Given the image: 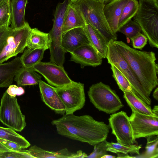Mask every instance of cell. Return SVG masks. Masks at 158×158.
<instances>
[{"label":"cell","mask_w":158,"mask_h":158,"mask_svg":"<svg viewBox=\"0 0 158 158\" xmlns=\"http://www.w3.org/2000/svg\"><path fill=\"white\" fill-rule=\"evenodd\" d=\"M62 44L64 51L69 53L79 47L91 45L83 27L74 28L63 33Z\"/></svg>","instance_id":"obj_15"},{"label":"cell","mask_w":158,"mask_h":158,"mask_svg":"<svg viewBox=\"0 0 158 158\" xmlns=\"http://www.w3.org/2000/svg\"><path fill=\"white\" fill-rule=\"evenodd\" d=\"M129 0H112L105 4L104 14L112 32L117 35L118 23L123 10Z\"/></svg>","instance_id":"obj_16"},{"label":"cell","mask_w":158,"mask_h":158,"mask_svg":"<svg viewBox=\"0 0 158 158\" xmlns=\"http://www.w3.org/2000/svg\"><path fill=\"white\" fill-rule=\"evenodd\" d=\"M110 65L113 77L116 81L119 89L123 92H128L135 95L129 81L116 67L113 65Z\"/></svg>","instance_id":"obj_30"},{"label":"cell","mask_w":158,"mask_h":158,"mask_svg":"<svg viewBox=\"0 0 158 158\" xmlns=\"http://www.w3.org/2000/svg\"><path fill=\"white\" fill-rule=\"evenodd\" d=\"M44 49L40 48L25 49L20 59L24 67H32L41 61L44 57Z\"/></svg>","instance_id":"obj_25"},{"label":"cell","mask_w":158,"mask_h":158,"mask_svg":"<svg viewBox=\"0 0 158 158\" xmlns=\"http://www.w3.org/2000/svg\"><path fill=\"white\" fill-rule=\"evenodd\" d=\"M107 151L117 153L120 152L124 154L130 153L133 154L139 155V150L142 148V145L137 144L128 146L121 144L118 142H106Z\"/></svg>","instance_id":"obj_28"},{"label":"cell","mask_w":158,"mask_h":158,"mask_svg":"<svg viewBox=\"0 0 158 158\" xmlns=\"http://www.w3.org/2000/svg\"><path fill=\"white\" fill-rule=\"evenodd\" d=\"M11 0H2L0 2V27L8 26L11 23Z\"/></svg>","instance_id":"obj_31"},{"label":"cell","mask_w":158,"mask_h":158,"mask_svg":"<svg viewBox=\"0 0 158 158\" xmlns=\"http://www.w3.org/2000/svg\"><path fill=\"white\" fill-rule=\"evenodd\" d=\"M7 151H12L9 149L0 142V152Z\"/></svg>","instance_id":"obj_40"},{"label":"cell","mask_w":158,"mask_h":158,"mask_svg":"<svg viewBox=\"0 0 158 158\" xmlns=\"http://www.w3.org/2000/svg\"><path fill=\"white\" fill-rule=\"evenodd\" d=\"M129 117L135 139L158 135V116L140 113L134 109Z\"/></svg>","instance_id":"obj_11"},{"label":"cell","mask_w":158,"mask_h":158,"mask_svg":"<svg viewBox=\"0 0 158 158\" xmlns=\"http://www.w3.org/2000/svg\"><path fill=\"white\" fill-rule=\"evenodd\" d=\"M106 140L102 141L94 145L93 151L86 158H101L107 154V146Z\"/></svg>","instance_id":"obj_33"},{"label":"cell","mask_w":158,"mask_h":158,"mask_svg":"<svg viewBox=\"0 0 158 158\" xmlns=\"http://www.w3.org/2000/svg\"><path fill=\"white\" fill-rule=\"evenodd\" d=\"M101 1L103 2L104 4H106L107 3L110 2L112 0H100Z\"/></svg>","instance_id":"obj_44"},{"label":"cell","mask_w":158,"mask_h":158,"mask_svg":"<svg viewBox=\"0 0 158 158\" xmlns=\"http://www.w3.org/2000/svg\"><path fill=\"white\" fill-rule=\"evenodd\" d=\"M51 124L60 135L93 146L106 140L110 128L109 125L96 120L90 115L73 114H64L52 120Z\"/></svg>","instance_id":"obj_1"},{"label":"cell","mask_w":158,"mask_h":158,"mask_svg":"<svg viewBox=\"0 0 158 158\" xmlns=\"http://www.w3.org/2000/svg\"><path fill=\"white\" fill-rule=\"evenodd\" d=\"M31 29L27 22L20 28H10L6 43L0 53V64L23 52L26 47L27 40Z\"/></svg>","instance_id":"obj_9"},{"label":"cell","mask_w":158,"mask_h":158,"mask_svg":"<svg viewBox=\"0 0 158 158\" xmlns=\"http://www.w3.org/2000/svg\"><path fill=\"white\" fill-rule=\"evenodd\" d=\"M86 24L80 12L69 4L64 17L63 33L74 28H83Z\"/></svg>","instance_id":"obj_21"},{"label":"cell","mask_w":158,"mask_h":158,"mask_svg":"<svg viewBox=\"0 0 158 158\" xmlns=\"http://www.w3.org/2000/svg\"><path fill=\"white\" fill-rule=\"evenodd\" d=\"M0 139L15 143L23 149L27 148L31 145L30 143L24 137L10 128L0 127Z\"/></svg>","instance_id":"obj_26"},{"label":"cell","mask_w":158,"mask_h":158,"mask_svg":"<svg viewBox=\"0 0 158 158\" xmlns=\"http://www.w3.org/2000/svg\"><path fill=\"white\" fill-rule=\"evenodd\" d=\"M34 158L28 150H23L20 151H7L0 152V158Z\"/></svg>","instance_id":"obj_34"},{"label":"cell","mask_w":158,"mask_h":158,"mask_svg":"<svg viewBox=\"0 0 158 158\" xmlns=\"http://www.w3.org/2000/svg\"><path fill=\"white\" fill-rule=\"evenodd\" d=\"M133 48L135 49L142 50L146 45L148 41L147 37L141 33L130 39Z\"/></svg>","instance_id":"obj_35"},{"label":"cell","mask_w":158,"mask_h":158,"mask_svg":"<svg viewBox=\"0 0 158 158\" xmlns=\"http://www.w3.org/2000/svg\"><path fill=\"white\" fill-rule=\"evenodd\" d=\"M88 94L95 108L107 114L114 113L124 106L115 91L101 82L90 86Z\"/></svg>","instance_id":"obj_5"},{"label":"cell","mask_w":158,"mask_h":158,"mask_svg":"<svg viewBox=\"0 0 158 158\" xmlns=\"http://www.w3.org/2000/svg\"><path fill=\"white\" fill-rule=\"evenodd\" d=\"M158 4V0H154Z\"/></svg>","instance_id":"obj_46"},{"label":"cell","mask_w":158,"mask_h":158,"mask_svg":"<svg viewBox=\"0 0 158 158\" xmlns=\"http://www.w3.org/2000/svg\"><path fill=\"white\" fill-rule=\"evenodd\" d=\"M0 142L12 151H20L23 149L20 145L11 141L0 139Z\"/></svg>","instance_id":"obj_38"},{"label":"cell","mask_w":158,"mask_h":158,"mask_svg":"<svg viewBox=\"0 0 158 158\" xmlns=\"http://www.w3.org/2000/svg\"><path fill=\"white\" fill-rule=\"evenodd\" d=\"M134 20L140 26L150 45L158 48V4L154 0H139Z\"/></svg>","instance_id":"obj_4"},{"label":"cell","mask_w":158,"mask_h":158,"mask_svg":"<svg viewBox=\"0 0 158 158\" xmlns=\"http://www.w3.org/2000/svg\"><path fill=\"white\" fill-rule=\"evenodd\" d=\"M70 53V60L80 64L81 68L96 67L102 63V58L91 45L79 47Z\"/></svg>","instance_id":"obj_13"},{"label":"cell","mask_w":158,"mask_h":158,"mask_svg":"<svg viewBox=\"0 0 158 158\" xmlns=\"http://www.w3.org/2000/svg\"><path fill=\"white\" fill-rule=\"evenodd\" d=\"M123 92V97L131 109H134L142 114L157 116L153 114L151 106L149 105L131 92Z\"/></svg>","instance_id":"obj_24"},{"label":"cell","mask_w":158,"mask_h":158,"mask_svg":"<svg viewBox=\"0 0 158 158\" xmlns=\"http://www.w3.org/2000/svg\"><path fill=\"white\" fill-rule=\"evenodd\" d=\"M6 91L10 96L16 97L23 94L25 93L24 89L21 86H18L15 85H11L8 86Z\"/></svg>","instance_id":"obj_37"},{"label":"cell","mask_w":158,"mask_h":158,"mask_svg":"<svg viewBox=\"0 0 158 158\" xmlns=\"http://www.w3.org/2000/svg\"><path fill=\"white\" fill-rule=\"evenodd\" d=\"M117 156L116 158H135L134 156H132L128 155V154H124L122 153H116Z\"/></svg>","instance_id":"obj_39"},{"label":"cell","mask_w":158,"mask_h":158,"mask_svg":"<svg viewBox=\"0 0 158 158\" xmlns=\"http://www.w3.org/2000/svg\"><path fill=\"white\" fill-rule=\"evenodd\" d=\"M152 96L156 100H158V87H157L153 92Z\"/></svg>","instance_id":"obj_41"},{"label":"cell","mask_w":158,"mask_h":158,"mask_svg":"<svg viewBox=\"0 0 158 158\" xmlns=\"http://www.w3.org/2000/svg\"><path fill=\"white\" fill-rule=\"evenodd\" d=\"M112 41L150 96L152 90L158 84V65L156 62L155 53L139 51L121 41Z\"/></svg>","instance_id":"obj_2"},{"label":"cell","mask_w":158,"mask_h":158,"mask_svg":"<svg viewBox=\"0 0 158 158\" xmlns=\"http://www.w3.org/2000/svg\"><path fill=\"white\" fill-rule=\"evenodd\" d=\"M116 156L110 155L106 154L102 156L101 158H115Z\"/></svg>","instance_id":"obj_43"},{"label":"cell","mask_w":158,"mask_h":158,"mask_svg":"<svg viewBox=\"0 0 158 158\" xmlns=\"http://www.w3.org/2000/svg\"><path fill=\"white\" fill-rule=\"evenodd\" d=\"M26 47L29 48H40L46 50L49 48L48 33L37 28H31L28 36Z\"/></svg>","instance_id":"obj_22"},{"label":"cell","mask_w":158,"mask_h":158,"mask_svg":"<svg viewBox=\"0 0 158 158\" xmlns=\"http://www.w3.org/2000/svg\"><path fill=\"white\" fill-rule=\"evenodd\" d=\"M108 120L112 134L115 136L118 142L128 146L138 144L134 137L129 118L126 112L122 111L113 113Z\"/></svg>","instance_id":"obj_10"},{"label":"cell","mask_w":158,"mask_h":158,"mask_svg":"<svg viewBox=\"0 0 158 158\" xmlns=\"http://www.w3.org/2000/svg\"><path fill=\"white\" fill-rule=\"evenodd\" d=\"M77 0H69V4H72L73 3L76 1H77Z\"/></svg>","instance_id":"obj_45"},{"label":"cell","mask_w":158,"mask_h":158,"mask_svg":"<svg viewBox=\"0 0 158 158\" xmlns=\"http://www.w3.org/2000/svg\"><path fill=\"white\" fill-rule=\"evenodd\" d=\"M124 34L127 38H132L141 33L140 26L135 20H130L118 30V31Z\"/></svg>","instance_id":"obj_32"},{"label":"cell","mask_w":158,"mask_h":158,"mask_svg":"<svg viewBox=\"0 0 158 158\" xmlns=\"http://www.w3.org/2000/svg\"><path fill=\"white\" fill-rule=\"evenodd\" d=\"M152 111L153 114L156 115L158 116V105L155 106L152 109Z\"/></svg>","instance_id":"obj_42"},{"label":"cell","mask_w":158,"mask_h":158,"mask_svg":"<svg viewBox=\"0 0 158 158\" xmlns=\"http://www.w3.org/2000/svg\"><path fill=\"white\" fill-rule=\"evenodd\" d=\"M23 67L20 57L0 64V87H7L11 85L15 76Z\"/></svg>","instance_id":"obj_18"},{"label":"cell","mask_w":158,"mask_h":158,"mask_svg":"<svg viewBox=\"0 0 158 158\" xmlns=\"http://www.w3.org/2000/svg\"><path fill=\"white\" fill-rule=\"evenodd\" d=\"M34 158H86L87 155L82 151L71 152L67 148L57 152L44 150L36 145L31 146L28 150Z\"/></svg>","instance_id":"obj_17"},{"label":"cell","mask_w":158,"mask_h":158,"mask_svg":"<svg viewBox=\"0 0 158 158\" xmlns=\"http://www.w3.org/2000/svg\"><path fill=\"white\" fill-rule=\"evenodd\" d=\"M139 7L137 0H129L123 8L118 23V30L136 15Z\"/></svg>","instance_id":"obj_27"},{"label":"cell","mask_w":158,"mask_h":158,"mask_svg":"<svg viewBox=\"0 0 158 158\" xmlns=\"http://www.w3.org/2000/svg\"><path fill=\"white\" fill-rule=\"evenodd\" d=\"M10 29V27L8 26H4L0 27V53L6 43Z\"/></svg>","instance_id":"obj_36"},{"label":"cell","mask_w":158,"mask_h":158,"mask_svg":"<svg viewBox=\"0 0 158 158\" xmlns=\"http://www.w3.org/2000/svg\"><path fill=\"white\" fill-rule=\"evenodd\" d=\"M146 138L145 151L135 158H158V135H151Z\"/></svg>","instance_id":"obj_29"},{"label":"cell","mask_w":158,"mask_h":158,"mask_svg":"<svg viewBox=\"0 0 158 158\" xmlns=\"http://www.w3.org/2000/svg\"><path fill=\"white\" fill-rule=\"evenodd\" d=\"M70 5L80 12L86 23L90 24L108 43L117 40V35L111 31L105 17L103 2L100 0H77Z\"/></svg>","instance_id":"obj_3"},{"label":"cell","mask_w":158,"mask_h":158,"mask_svg":"<svg viewBox=\"0 0 158 158\" xmlns=\"http://www.w3.org/2000/svg\"><path fill=\"white\" fill-rule=\"evenodd\" d=\"M83 29L91 45L102 59L106 58L109 43L90 24L86 23Z\"/></svg>","instance_id":"obj_20"},{"label":"cell","mask_w":158,"mask_h":158,"mask_svg":"<svg viewBox=\"0 0 158 158\" xmlns=\"http://www.w3.org/2000/svg\"><path fill=\"white\" fill-rule=\"evenodd\" d=\"M39 85L43 102L56 113L65 114V107L54 87L40 80Z\"/></svg>","instance_id":"obj_14"},{"label":"cell","mask_w":158,"mask_h":158,"mask_svg":"<svg viewBox=\"0 0 158 158\" xmlns=\"http://www.w3.org/2000/svg\"><path fill=\"white\" fill-rule=\"evenodd\" d=\"M27 0H11V28L19 29L25 25V10Z\"/></svg>","instance_id":"obj_19"},{"label":"cell","mask_w":158,"mask_h":158,"mask_svg":"<svg viewBox=\"0 0 158 158\" xmlns=\"http://www.w3.org/2000/svg\"><path fill=\"white\" fill-rule=\"evenodd\" d=\"M32 68L42 75L50 85L54 87L64 86L73 81L68 76L63 66L50 61H41Z\"/></svg>","instance_id":"obj_12"},{"label":"cell","mask_w":158,"mask_h":158,"mask_svg":"<svg viewBox=\"0 0 158 158\" xmlns=\"http://www.w3.org/2000/svg\"><path fill=\"white\" fill-rule=\"evenodd\" d=\"M54 88L65 106V114H73L84 106L85 97L83 84L73 81L67 85Z\"/></svg>","instance_id":"obj_8"},{"label":"cell","mask_w":158,"mask_h":158,"mask_svg":"<svg viewBox=\"0 0 158 158\" xmlns=\"http://www.w3.org/2000/svg\"><path fill=\"white\" fill-rule=\"evenodd\" d=\"M32 68L23 67L15 76L14 79L19 86L39 84L41 77Z\"/></svg>","instance_id":"obj_23"},{"label":"cell","mask_w":158,"mask_h":158,"mask_svg":"<svg viewBox=\"0 0 158 158\" xmlns=\"http://www.w3.org/2000/svg\"><path fill=\"white\" fill-rule=\"evenodd\" d=\"M2 0H0V2L2 1Z\"/></svg>","instance_id":"obj_47"},{"label":"cell","mask_w":158,"mask_h":158,"mask_svg":"<svg viewBox=\"0 0 158 158\" xmlns=\"http://www.w3.org/2000/svg\"><path fill=\"white\" fill-rule=\"evenodd\" d=\"M0 121L4 125L19 132L26 125L25 116L21 112L16 98L10 96L6 91L1 100Z\"/></svg>","instance_id":"obj_7"},{"label":"cell","mask_w":158,"mask_h":158,"mask_svg":"<svg viewBox=\"0 0 158 158\" xmlns=\"http://www.w3.org/2000/svg\"><path fill=\"white\" fill-rule=\"evenodd\" d=\"M108 62L116 67L129 81L135 95L150 105L151 100L144 90L135 75L117 50L112 40L108 44L106 57Z\"/></svg>","instance_id":"obj_6"}]
</instances>
